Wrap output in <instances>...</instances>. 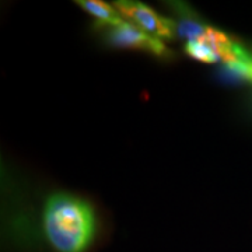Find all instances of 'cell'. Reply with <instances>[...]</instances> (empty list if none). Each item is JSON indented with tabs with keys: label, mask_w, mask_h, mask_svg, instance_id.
<instances>
[{
	"label": "cell",
	"mask_w": 252,
	"mask_h": 252,
	"mask_svg": "<svg viewBox=\"0 0 252 252\" xmlns=\"http://www.w3.org/2000/svg\"><path fill=\"white\" fill-rule=\"evenodd\" d=\"M41 231L51 252H87L97 235V216L86 199L58 192L46 199Z\"/></svg>",
	"instance_id": "obj_1"
},
{
	"label": "cell",
	"mask_w": 252,
	"mask_h": 252,
	"mask_svg": "<svg viewBox=\"0 0 252 252\" xmlns=\"http://www.w3.org/2000/svg\"><path fill=\"white\" fill-rule=\"evenodd\" d=\"M95 28L101 31L102 38L109 46L119 49H136L164 61H170L174 56L171 49L164 45L162 41L149 35L147 32L127 21H124L118 26L95 24Z\"/></svg>",
	"instance_id": "obj_2"
},
{
	"label": "cell",
	"mask_w": 252,
	"mask_h": 252,
	"mask_svg": "<svg viewBox=\"0 0 252 252\" xmlns=\"http://www.w3.org/2000/svg\"><path fill=\"white\" fill-rule=\"evenodd\" d=\"M114 7L121 14V17L127 20L142 31L157 39L172 41L177 34V23L158 14L152 7L146 6L140 1L132 0H119L114 3Z\"/></svg>",
	"instance_id": "obj_3"
},
{
	"label": "cell",
	"mask_w": 252,
	"mask_h": 252,
	"mask_svg": "<svg viewBox=\"0 0 252 252\" xmlns=\"http://www.w3.org/2000/svg\"><path fill=\"white\" fill-rule=\"evenodd\" d=\"M76 4L83 9L91 17L98 20L99 26H118L125 20L121 17L115 7L99 0H76Z\"/></svg>",
	"instance_id": "obj_4"
},
{
	"label": "cell",
	"mask_w": 252,
	"mask_h": 252,
	"mask_svg": "<svg viewBox=\"0 0 252 252\" xmlns=\"http://www.w3.org/2000/svg\"><path fill=\"white\" fill-rule=\"evenodd\" d=\"M184 51L185 54L188 55L189 58L198 61V62L203 63H215L219 62V58H217L215 52L205 45L203 42L200 41H188L185 46H184Z\"/></svg>",
	"instance_id": "obj_5"
}]
</instances>
